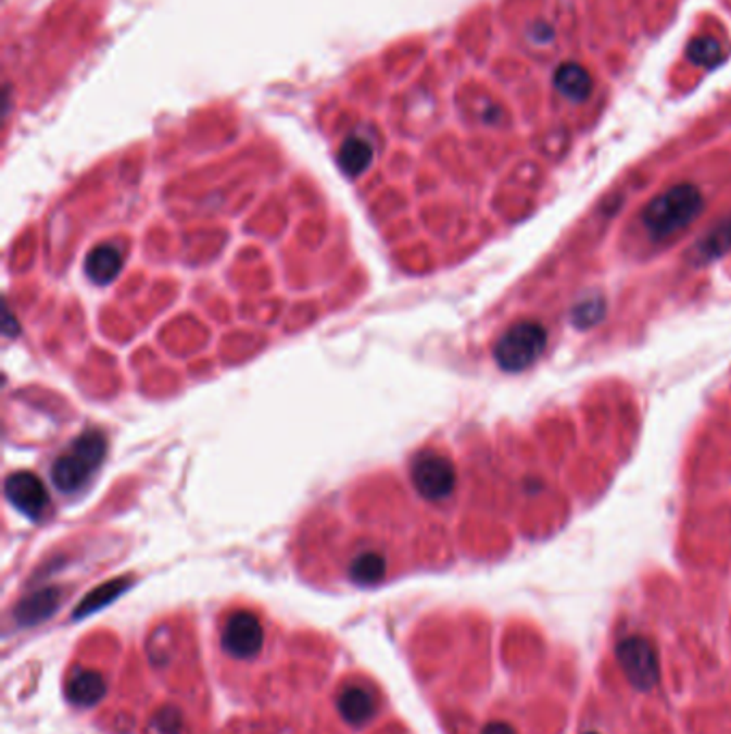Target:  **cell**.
Masks as SVG:
<instances>
[{
  "label": "cell",
  "instance_id": "1",
  "mask_svg": "<svg viewBox=\"0 0 731 734\" xmlns=\"http://www.w3.org/2000/svg\"><path fill=\"white\" fill-rule=\"evenodd\" d=\"M704 209V196L695 185L682 183L656 196L644 209V224L652 237L667 239L684 231Z\"/></svg>",
  "mask_w": 731,
  "mask_h": 734
},
{
  "label": "cell",
  "instance_id": "2",
  "mask_svg": "<svg viewBox=\"0 0 731 734\" xmlns=\"http://www.w3.org/2000/svg\"><path fill=\"white\" fill-rule=\"evenodd\" d=\"M108 440L99 430H86L52 464V482L63 494L80 492L101 466Z\"/></svg>",
  "mask_w": 731,
  "mask_h": 734
},
{
  "label": "cell",
  "instance_id": "3",
  "mask_svg": "<svg viewBox=\"0 0 731 734\" xmlns=\"http://www.w3.org/2000/svg\"><path fill=\"white\" fill-rule=\"evenodd\" d=\"M547 346V331L534 321H521L508 326L493 346L495 363L506 372L530 368Z\"/></svg>",
  "mask_w": 731,
  "mask_h": 734
},
{
  "label": "cell",
  "instance_id": "4",
  "mask_svg": "<svg viewBox=\"0 0 731 734\" xmlns=\"http://www.w3.org/2000/svg\"><path fill=\"white\" fill-rule=\"evenodd\" d=\"M616 655H618V661H620L627 679L631 681V685L635 689L648 692L652 687H656V683L660 679L658 657H656L654 647L646 638H642V636L625 638L616 647Z\"/></svg>",
  "mask_w": 731,
  "mask_h": 734
},
{
  "label": "cell",
  "instance_id": "5",
  "mask_svg": "<svg viewBox=\"0 0 731 734\" xmlns=\"http://www.w3.org/2000/svg\"><path fill=\"white\" fill-rule=\"evenodd\" d=\"M457 475L449 458L425 451L412 462V484L425 498L442 500L455 488Z\"/></svg>",
  "mask_w": 731,
  "mask_h": 734
},
{
  "label": "cell",
  "instance_id": "6",
  "mask_svg": "<svg viewBox=\"0 0 731 734\" xmlns=\"http://www.w3.org/2000/svg\"><path fill=\"white\" fill-rule=\"evenodd\" d=\"M222 645L228 655L237 659L255 657L264 647V627L260 619L249 610L235 612L224 625Z\"/></svg>",
  "mask_w": 731,
  "mask_h": 734
},
{
  "label": "cell",
  "instance_id": "7",
  "mask_svg": "<svg viewBox=\"0 0 731 734\" xmlns=\"http://www.w3.org/2000/svg\"><path fill=\"white\" fill-rule=\"evenodd\" d=\"M4 496L17 511H22L30 520H39L50 507V496L43 482L28 471H20L7 477Z\"/></svg>",
  "mask_w": 731,
  "mask_h": 734
},
{
  "label": "cell",
  "instance_id": "8",
  "mask_svg": "<svg viewBox=\"0 0 731 734\" xmlns=\"http://www.w3.org/2000/svg\"><path fill=\"white\" fill-rule=\"evenodd\" d=\"M337 709L348 724L361 726L376 716V698L369 689L361 685H350L339 692Z\"/></svg>",
  "mask_w": 731,
  "mask_h": 734
},
{
  "label": "cell",
  "instance_id": "9",
  "mask_svg": "<svg viewBox=\"0 0 731 734\" xmlns=\"http://www.w3.org/2000/svg\"><path fill=\"white\" fill-rule=\"evenodd\" d=\"M61 601H63L61 588H41L20 601V606L15 608V621L20 625H37L50 619L59 610Z\"/></svg>",
  "mask_w": 731,
  "mask_h": 734
},
{
  "label": "cell",
  "instance_id": "10",
  "mask_svg": "<svg viewBox=\"0 0 731 734\" xmlns=\"http://www.w3.org/2000/svg\"><path fill=\"white\" fill-rule=\"evenodd\" d=\"M123 266V256L118 251V247L112 244L99 245L94 247L88 258H86V275L90 282H94L97 286H105L110 282H114V277L121 273Z\"/></svg>",
  "mask_w": 731,
  "mask_h": 734
},
{
  "label": "cell",
  "instance_id": "11",
  "mask_svg": "<svg viewBox=\"0 0 731 734\" xmlns=\"http://www.w3.org/2000/svg\"><path fill=\"white\" fill-rule=\"evenodd\" d=\"M105 696V681L94 670H76L67 683V698L76 707H92Z\"/></svg>",
  "mask_w": 731,
  "mask_h": 734
},
{
  "label": "cell",
  "instance_id": "12",
  "mask_svg": "<svg viewBox=\"0 0 731 734\" xmlns=\"http://www.w3.org/2000/svg\"><path fill=\"white\" fill-rule=\"evenodd\" d=\"M387 570H389V563L387 559L376 552V550H365L361 555H356L350 565H348V577L354 582V584H361V586H371V584H378L385 580L387 575Z\"/></svg>",
  "mask_w": 731,
  "mask_h": 734
},
{
  "label": "cell",
  "instance_id": "13",
  "mask_svg": "<svg viewBox=\"0 0 731 734\" xmlns=\"http://www.w3.org/2000/svg\"><path fill=\"white\" fill-rule=\"evenodd\" d=\"M374 162V147L358 136L348 138L339 149V165L348 176H361Z\"/></svg>",
  "mask_w": 731,
  "mask_h": 734
},
{
  "label": "cell",
  "instance_id": "14",
  "mask_svg": "<svg viewBox=\"0 0 731 734\" xmlns=\"http://www.w3.org/2000/svg\"><path fill=\"white\" fill-rule=\"evenodd\" d=\"M554 84L570 101H583L592 90L590 74L581 65H575V63L560 65L554 74Z\"/></svg>",
  "mask_w": 731,
  "mask_h": 734
},
{
  "label": "cell",
  "instance_id": "15",
  "mask_svg": "<svg viewBox=\"0 0 731 734\" xmlns=\"http://www.w3.org/2000/svg\"><path fill=\"white\" fill-rule=\"evenodd\" d=\"M127 584H129L127 580H114V582H110V584L99 586L97 590H92V593L81 601L80 608L76 610V619H81L84 614H90V612L99 610L101 606L110 604L112 599H116V597L127 588Z\"/></svg>",
  "mask_w": 731,
  "mask_h": 734
},
{
  "label": "cell",
  "instance_id": "16",
  "mask_svg": "<svg viewBox=\"0 0 731 734\" xmlns=\"http://www.w3.org/2000/svg\"><path fill=\"white\" fill-rule=\"evenodd\" d=\"M689 59L704 67H715L723 61V48L713 37H697L689 43Z\"/></svg>",
  "mask_w": 731,
  "mask_h": 734
},
{
  "label": "cell",
  "instance_id": "17",
  "mask_svg": "<svg viewBox=\"0 0 731 734\" xmlns=\"http://www.w3.org/2000/svg\"><path fill=\"white\" fill-rule=\"evenodd\" d=\"M731 247V222H723L721 226H717L702 244L697 245V251L704 260L717 258L721 256L726 249Z\"/></svg>",
  "mask_w": 731,
  "mask_h": 734
},
{
  "label": "cell",
  "instance_id": "18",
  "mask_svg": "<svg viewBox=\"0 0 731 734\" xmlns=\"http://www.w3.org/2000/svg\"><path fill=\"white\" fill-rule=\"evenodd\" d=\"M155 729L162 734H178L182 731V713L176 707H165L155 716Z\"/></svg>",
  "mask_w": 731,
  "mask_h": 734
},
{
  "label": "cell",
  "instance_id": "19",
  "mask_svg": "<svg viewBox=\"0 0 731 734\" xmlns=\"http://www.w3.org/2000/svg\"><path fill=\"white\" fill-rule=\"evenodd\" d=\"M483 734H517L508 724H502V722H493V724H489V726H486V731H483Z\"/></svg>",
  "mask_w": 731,
  "mask_h": 734
}]
</instances>
